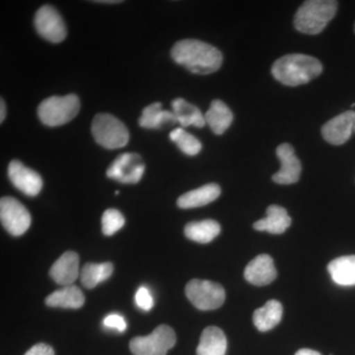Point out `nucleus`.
<instances>
[{
	"label": "nucleus",
	"instance_id": "6ab92c4d",
	"mask_svg": "<svg viewBox=\"0 0 355 355\" xmlns=\"http://www.w3.org/2000/svg\"><path fill=\"white\" fill-rule=\"evenodd\" d=\"M227 340L221 329L207 327L200 336L197 355H225Z\"/></svg>",
	"mask_w": 355,
	"mask_h": 355
},
{
	"label": "nucleus",
	"instance_id": "dca6fc26",
	"mask_svg": "<svg viewBox=\"0 0 355 355\" xmlns=\"http://www.w3.org/2000/svg\"><path fill=\"white\" fill-rule=\"evenodd\" d=\"M178 123L176 116L173 112L162 110L161 103H153L146 107L139 120L140 127L148 130H163L172 127Z\"/></svg>",
	"mask_w": 355,
	"mask_h": 355
},
{
	"label": "nucleus",
	"instance_id": "4468645a",
	"mask_svg": "<svg viewBox=\"0 0 355 355\" xmlns=\"http://www.w3.org/2000/svg\"><path fill=\"white\" fill-rule=\"evenodd\" d=\"M245 279L256 286H265L272 284L277 279V272L272 257L260 254L250 261L245 268Z\"/></svg>",
	"mask_w": 355,
	"mask_h": 355
},
{
	"label": "nucleus",
	"instance_id": "c85d7f7f",
	"mask_svg": "<svg viewBox=\"0 0 355 355\" xmlns=\"http://www.w3.org/2000/svg\"><path fill=\"white\" fill-rule=\"evenodd\" d=\"M135 302L140 309L144 311H150L154 306L153 295L146 287L141 286L135 294Z\"/></svg>",
	"mask_w": 355,
	"mask_h": 355
},
{
	"label": "nucleus",
	"instance_id": "bb28decb",
	"mask_svg": "<svg viewBox=\"0 0 355 355\" xmlns=\"http://www.w3.org/2000/svg\"><path fill=\"white\" fill-rule=\"evenodd\" d=\"M170 139L177 144L184 154L189 156H195L200 153L202 146L197 137L186 132L184 128H176L169 135Z\"/></svg>",
	"mask_w": 355,
	"mask_h": 355
},
{
	"label": "nucleus",
	"instance_id": "423d86ee",
	"mask_svg": "<svg viewBox=\"0 0 355 355\" xmlns=\"http://www.w3.org/2000/svg\"><path fill=\"white\" fill-rule=\"evenodd\" d=\"M176 342V334L171 327L161 324L150 335L133 338L130 349L135 355H166Z\"/></svg>",
	"mask_w": 355,
	"mask_h": 355
},
{
	"label": "nucleus",
	"instance_id": "a878e982",
	"mask_svg": "<svg viewBox=\"0 0 355 355\" xmlns=\"http://www.w3.org/2000/svg\"><path fill=\"white\" fill-rule=\"evenodd\" d=\"M114 266L112 263H87L80 272L81 284L86 288L92 289L105 282L113 275Z\"/></svg>",
	"mask_w": 355,
	"mask_h": 355
},
{
	"label": "nucleus",
	"instance_id": "c9c22d12",
	"mask_svg": "<svg viewBox=\"0 0 355 355\" xmlns=\"http://www.w3.org/2000/svg\"><path fill=\"white\" fill-rule=\"evenodd\" d=\"M354 32H355V24H354Z\"/></svg>",
	"mask_w": 355,
	"mask_h": 355
},
{
	"label": "nucleus",
	"instance_id": "f3484780",
	"mask_svg": "<svg viewBox=\"0 0 355 355\" xmlns=\"http://www.w3.org/2000/svg\"><path fill=\"white\" fill-rule=\"evenodd\" d=\"M221 189L218 184H207L196 190L188 191L178 198L177 205L180 209H190L203 207L214 202L219 198Z\"/></svg>",
	"mask_w": 355,
	"mask_h": 355
},
{
	"label": "nucleus",
	"instance_id": "c756f323",
	"mask_svg": "<svg viewBox=\"0 0 355 355\" xmlns=\"http://www.w3.org/2000/svg\"><path fill=\"white\" fill-rule=\"evenodd\" d=\"M104 324L107 328L114 329L119 333H123L127 330V322L125 321V318L119 314H111L105 318Z\"/></svg>",
	"mask_w": 355,
	"mask_h": 355
},
{
	"label": "nucleus",
	"instance_id": "b1692460",
	"mask_svg": "<svg viewBox=\"0 0 355 355\" xmlns=\"http://www.w3.org/2000/svg\"><path fill=\"white\" fill-rule=\"evenodd\" d=\"M282 303L277 300H270L260 309L254 311L253 321L254 326L261 331H268L277 327L282 318Z\"/></svg>",
	"mask_w": 355,
	"mask_h": 355
},
{
	"label": "nucleus",
	"instance_id": "ddd939ff",
	"mask_svg": "<svg viewBox=\"0 0 355 355\" xmlns=\"http://www.w3.org/2000/svg\"><path fill=\"white\" fill-rule=\"evenodd\" d=\"M354 123L355 112H345L324 123L322 128V135L329 144L342 146L352 137Z\"/></svg>",
	"mask_w": 355,
	"mask_h": 355
},
{
	"label": "nucleus",
	"instance_id": "1a4fd4ad",
	"mask_svg": "<svg viewBox=\"0 0 355 355\" xmlns=\"http://www.w3.org/2000/svg\"><path fill=\"white\" fill-rule=\"evenodd\" d=\"M146 171V164L137 153H123L114 159L107 176L123 184L139 183Z\"/></svg>",
	"mask_w": 355,
	"mask_h": 355
},
{
	"label": "nucleus",
	"instance_id": "4be33fe9",
	"mask_svg": "<svg viewBox=\"0 0 355 355\" xmlns=\"http://www.w3.org/2000/svg\"><path fill=\"white\" fill-rule=\"evenodd\" d=\"M173 113L176 116L178 123L183 128L193 125L196 128H203L207 123L205 114H202L198 107L187 102L183 98H177L172 101Z\"/></svg>",
	"mask_w": 355,
	"mask_h": 355
},
{
	"label": "nucleus",
	"instance_id": "0eeeda50",
	"mask_svg": "<svg viewBox=\"0 0 355 355\" xmlns=\"http://www.w3.org/2000/svg\"><path fill=\"white\" fill-rule=\"evenodd\" d=\"M187 297L198 310H216L225 301V291L220 284L209 280L191 279L186 286Z\"/></svg>",
	"mask_w": 355,
	"mask_h": 355
},
{
	"label": "nucleus",
	"instance_id": "20e7f679",
	"mask_svg": "<svg viewBox=\"0 0 355 355\" xmlns=\"http://www.w3.org/2000/svg\"><path fill=\"white\" fill-rule=\"evenodd\" d=\"M80 110V101L76 95L53 96L40 104L38 116L44 125L60 127L73 120Z\"/></svg>",
	"mask_w": 355,
	"mask_h": 355
},
{
	"label": "nucleus",
	"instance_id": "393cba45",
	"mask_svg": "<svg viewBox=\"0 0 355 355\" xmlns=\"http://www.w3.org/2000/svg\"><path fill=\"white\" fill-rule=\"evenodd\" d=\"M221 228L218 222L207 220L190 222L184 226V235L188 239L202 244L211 242L220 233Z\"/></svg>",
	"mask_w": 355,
	"mask_h": 355
},
{
	"label": "nucleus",
	"instance_id": "7ed1b4c3",
	"mask_svg": "<svg viewBox=\"0 0 355 355\" xmlns=\"http://www.w3.org/2000/svg\"><path fill=\"white\" fill-rule=\"evenodd\" d=\"M338 2L333 0L305 1L294 16V26L299 32L307 35L320 34L335 17Z\"/></svg>",
	"mask_w": 355,
	"mask_h": 355
},
{
	"label": "nucleus",
	"instance_id": "a211bd4d",
	"mask_svg": "<svg viewBox=\"0 0 355 355\" xmlns=\"http://www.w3.org/2000/svg\"><path fill=\"white\" fill-rule=\"evenodd\" d=\"M291 224V218L286 209L273 205L266 209V218L254 222V228L258 231H266L270 234H282Z\"/></svg>",
	"mask_w": 355,
	"mask_h": 355
},
{
	"label": "nucleus",
	"instance_id": "9d476101",
	"mask_svg": "<svg viewBox=\"0 0 355 355\" xmlns=\"http://www.w3.org/2000/svg\"><path fill=\"white\" fill-rule=\"evenodd\" d=\"M37 32L51 43H60L67 38V27L55 7L44 6L35 15Z\"/></svg>",
	"mask_w": 355,
	"mask_h": 355
},
{
	"label": "nucleus",
	"instance_id": "2f4dec72",
	"mask_svg": "<svg viewBox=\"0 0 355 355\" xmlns=\"http://www.w3.org/2000/svg\"><path fill=\"white\" fill-rule=\"evenodd\" d=\"M6 103H4V100H0V121L3 123L4 119H6Z\"/></svg>",
	"mask_w": 355,
	"mask_h": 355
},
{
	"label": "nucleus",
	"instance_id": "cd10ccee",
	"mask_svg": "<svg viewBox=\"0 0 355 355\" xmlns=\"http://www.w3.org/2000/svg\"><path fill=\"white\" fill-rule=\"evenodd\" d=\"M125 225V217L118 209H110L102 216V232L105 236H112Z\"/></svg>",
	"mask_w": 355,
	"mask_h": 355
},
{
	"label": "nucleus",
	"instance_id": "5701e85b",
	"mask_svg": "<svg viewBox=\"0 0 355 355\" xmlns=\"http://www.w3.org/2000/svg\"><path fill=\"white\" fill-rule=\"evenodd\" d=\"M328 270L331 279L338 286H355V256L340 257L331 261Z\"/></svg>",
	"mask_w": 355,
	"mask_h": 355
},
{
	"label": "nucleus",
	"instance_id": "39448f33",
	"mask_svg": "<svg viewBox=\"0 0 355 355\" xmlns=\"http://www.w3.org/2000/svg\"><path fill=\"white\" fill-rule=\"evenodd\" d=\"M91 130L96 142L107 149L121 148L130 140L128 128L111 114H96Z\"/></svg>",
	"mask_w": 355,
	"mask_h": 355
},
{
	"label": "nucleus",
	"instance_id": "473e14b6",
	"mask_svg": "<svg viewBox=\"0 0 355 355\" xmlns=\"http://www.w3.org/2000/svg\"><path fill=\"white\" fill-rule=\"evenodd\" d=\"M295 355H321V354L316 352V350L303 349L298 350Z\"/></svg>",
	"mask_w": 355,
	"mask_h": 355
},
{
	"label": "nucleus",
	"instance_id": "f8f14e48",
	"mask_svg": "<svg viewBox=\"0 0 355 355\" xmlns=\"http://www.w3.org/2000/svg\"><path fill=\"white\" fill-rule=\"evenodd\" d=\"M277 156L279 159L282 168L273 175V182L279 184L297 183L300 179L302 166L295 155L293 147L288 144H280L277 149Z\"/></svg>",
	"mask_w": 355,
	"mask_h": 355
},
{
	"label": "nucleus",
	"instance_id": "2eb2a0df",
	"mask_svg": "<svg viewBox=\"0 0 355 355\" xmlns=\"http://www.w3.org/2000/svg\"><path fill=\"white\" fill-rule=\"evenodd\" d=\"M79 275V256L73 251L65 252L50 270L51 279L62 286H72Z\"/></svg>",
	"mask_w": 355,
	"mask_h": 355
},
{
	"label": "nucleus",
	"instance_id": "6e6552de",
	"mask_svg": "<svg viewBox=\"0 0 355 355\" xmlns=\"http://www.w3.org/2000/svg\"><path fill=\"white\" fill-rule=\"evenodd\" d=\"M0 219L7 232L21 236L31 225V216L24 205L16 198L6 197L0 200Z\"/></svg>",
	"mask_w": 355,
	"mask_h": 355
},
{
	"label": "nucleus",
	"instance_id": "412c9836",
	"mask_svg": "<svg viewBox=\"0 0 355 355\" xmlns=\"http://www.w3.org/2000/svg\"><path fill=\"white\" fill-rule=\"evenodd\" d=\"M205 121L216 135H222L232 123L233 113L225 103L221 100H214L209 111L205 114Z\"/></svg>",
	"mask_w": 355,
	"mask_h": 355
},
{
	"label": "nucleus",
	"instance_id": "f03ea898",
	"mask_svg": "<svg viewBox=\"0 0 355 355\" xmlns=\"http://www.w3.org/2000/svg\"><path fill=\"white\" fill-rule=\"evenodd\" d=\"M323 71V65L316 58L303 53H291L279 58L273 64L272 73L286 86L303 85L317 78Z\"/></svg>",
	"mask_w": 355,
	"mask_h": 355
},
{
	"label": "nucleus",
	"instance_id": "7c9ffc66",
	"mask_svg": "<svg viewBox=\"0 0 355 355\" xmlns=\"http://www.w3.org/2000/svg\"><path fill=\"white\" fill-rule=\"evenodd\" d=\"M24 355H55L53 347L46 343H38L28 350Z\"/></svg>",
	"mask_w": 355,
	"mask_h": 355
},
{
	"label": "nucleus",
	"instance_id": "9b49d317",
	"mask_svg": "<svg viewBox=\"0 0 355 355\" xmlns=\"http://www.w3.org/2000/svg\"><path fill=\"white\" fill-rule=\"evenodd\" d=\"M8 177L15 188L29 197H36L43 188V180L38 173L18 160L11 161L9 164Z\"/></svg>",
	"mask_w": 355,
	"mask_h": 355
},
{
	"label": "nucleus",
	"instance_id": "f257e3e1",
	"mask_svg": "<svg viewBox=\"0 0 355 355\" xmlns=\"http://www.w3.org/2000/svg\"><path fill=\"white\" fill-rule=\"evenodd\" d=\"M171 55L177 64L196 74L214 73L220 69L223 57L218 49L198 40H183L172 48Z\"/></svg>",
	"mask_w": 355,
	"mask_h": 355
},
{
	"label": "nucleus",
	"instance_id": "f704fd0d",
	"mask_svg": "<svg viewBox=\"0 0 355 355\" xmlns=\"http://www.w3.org/2000/svg\"><path fill=\"white\" fill-rule=\"evenodd\" d=\"M354 132H355V123H354Z\"/></svg>",
	"mask_w": 355,
	"mask_h": 355
},
{
	"label": "nucleus",
	"instance_id": "aec40b11",
	"mask_svg": "<svg viewBox=\"0 0 355 355\" xmlns=\"http://www.w3.org/2000/svg\"><path fill=\"white\" fill-rule=\"evenodd\" d=\"M44 302L49 307L78 309L84 305L85 297L79 287L69 286L53 292L46 298Z\"/></svg>",
	"mask_w": 355,
	"mask_h": 355
},
{
	"label": "nucleus",
	"instance_id": "72a5a7b5",
	"mask_svg": "<svg viewBox=\"0 0 355 355\" xmlns=\"http://www.w3.org/2000/svg\"><path fill=\"white\" fill-rule=\"evenodd\" d=\"M93 2H97V3H121V1H116V0H105V1H102V0H100V1H93Z\"/></svg>",
	"mask_w": 355,
	"mask_h": 355
}]
</instances>
